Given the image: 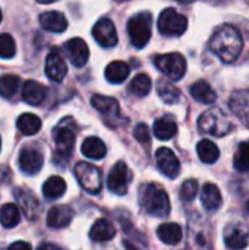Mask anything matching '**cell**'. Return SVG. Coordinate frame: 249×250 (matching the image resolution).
<instances>
[{
  "label": "cell",
  "mask_w": 249,
  "mask_h": 250,
  "mask_svg": "<svg viewBox=\"0 0 249 250\" xmlns=\"http://www.w3.org/2000/svg\"><path fill=\"white\" fill-rule=\"evenodd\" d=\"M210 47L214 54H217L225 63L236 60L242 51L244 41L239 31L232 25H223L216 29Z\"/></svg>",
  "instance_id": "obj_1"
},
{
  "label": "cell",
  "mask_w": 249,
  "mask_h": 250,
  "mask_svg": "<svg viewBox=\"0 0 249 250\" xmlns=\"http://www.w3.org/2000/svg\"><path fill=\"white\" fill-rule=\"evenodd\" d=\"M139 204L154 217H167L170 212V199L157 183H145L139 188Z\"/></svg>",
  "instance_id": "obj_2"
},
{
  "label": "cell",
  "mask_w": 249,
  "mask_h": 250,
  "mask_svg": "<svg viewBox=\"0 0 249 250\" xmlns=\"http://www.w3.org/2000/svg\"><path fill=\"white\" fill-rule=\"evenodd\" d=\"M198 127L204 133L214 135V136H225L235 129V125L223 110L213 107L201 114L198 120Z\"/></svg>",
  "instance_id": "obj_3"
},
{
  "label": "cell",
  "mask_w": 249,
  "mask_h": 250,
  "mask_svg": "<svg viewBox=\"0 0 249 250\" xmlns=\"http://www.w3.org/2000/svg\"><path fill=\"white\" fill-rule=\"evenodd\" d=\"M72 120L65 119L62 120L53 130L56 151H54V161L56 163H65L69 160L73 145H75V130L72 127Z\"/></svg>",
  "instance_id": "obj_4"
},
{
  "label": "cell",
  "mask_w": 249,
  "mask_h": 250,
  "mask_svg": "<svg viewBox=\"0 0 249 250\" xmlns=\"http://www.w3.org/2000/svg\"><path fill=\"white\" fill-rule=\"evenodd\" d=\"M153 31V16L150 12H139L134 15L128 22V34L131 38V42L136 48H144L150 38Z\"/></svg>",
  "instance_id": "obj_5"
},
{
  "label": "cell",
  "mask_w": 249,
  "mask_h": 250,
  "mask_svg": "<svg viewBox=\"0 0 249 250\" xmlns=\"http://www.w3.org/2000/svg\"><path fill=\"white\" fill-rule=\"evenodd\" d=\"M154 64L160 72L169 76L173 81H179L183 78L186 72V60L179 53H169L163 56H157L154 59Z\"/></svg>",
  "instance_id": "obj_6"
},
{
  "label": "cell",
  "mask_w": 249,
  "mask_h": 250,
  "mask_svg": "<svg viewBox=\"0 0 249 250\" xmlns=\"http://www.w3.org/2000/svg\"><path fill=\"white\" fill-rule=\"evenodd\" d=\"M75 177L81 188L91 195H97L101 190V171L92 164L78 163L75 166Z\"/></svg>",
  "instance_id": "obj_7"
},
{
  "label": "cell",
  "mask_w": 249,
  "mask_h": 250,
  "mask_svg": "<svg viewBox=\"0 0 249 250\" xmlns=\"http://www.w3.org/2000/svg\"><path fill=\"white\" fill-rule=\"evenodd\" d=\"M188 28V21L178 10L169 7L158 16V31L163 35H182Z\"/></svg>",
  "instance_id": "obj_8"
},
{
  "label": "cell",
  "mask_w": 249,
  "mask_h": 250,
  "mask_svg": "<svg viewBox=\"0 0 249 250\" xmlns=\"http://www.w3.org/2000/svg\"><path fill=\"white\" fill-rule=\"evenodd\" d=\"M131 171L128 166L123 161H119L113 166L110 170V174L107 177V188L110 192L116 195H125L128 192V185L131 180Z\"/></svg>",
  "instance_id": "obj_9"
},
{
  "label": "cell",
  "mask_w": 249,
  "mask_h": 250,
  "mask_svg": "<svg viewBox=\"0 0 249 250\" xmlns=\"http://www.w3.org/2000/svg\"><path fill=\"white\" fill-rule=\"evenodd\" d=\"M92 37L101 47H106V48L114 47L117 44L116 28H114V23L109 18H103L95 23V26L92 28Z\"/></svg>",
  "instance_id": "obj_10"
},
{
  "label": "cell",
  "mask_w": 249,
  "mask_h": 250,
  "mask_svg": "<svg viewBox=\"0 0 249 250\" xmlns=\"http://www.w3.org/2000/svg\"><path fill=\"white\" fill-rule=\"evenodd\" d=\"M91 104L95 110H98L109 122V125L114 126L120 120V107L119 103L112 98V97H104V95H94L91 98Z\"/></svg>",
  "instance_id": "obj_11"
},
{
  "label": "cell",
  "mask_w": 249,
  "mask_h": 250,
  "mask_svg": "<svg viewBox=\"0 0 249 250\" xmlns=\"http://www.w3.org/2000/svg\"><path fill=\"white\" fill-rule=\"evenodd\" d=\"M19 168L25 174H37L44 163L43 154L34 146H23L19 152Z\"/></svg>",
  "instance_id": "obj_12"
},
{
  "label": "cell",
  "mask_w": 249,
  "mask_h": 250,
  "mask_svg": "<svg viewBox=\"0 0 249 250\" xmlns=\"http://www.w3.org/2000/svg\"><path fill=\"white\" fill-rule=\"evenodd\" d=\"M156 160H157V166H158L160 171L164 176H167L170 179H176L179 176L181 164H179V160L172 149H169V148L157 149Z\"/></svg>",
  "instance_id": "obj_13"
},
{
  "label": "cell",
  "mask_w": 249,
  "mask_h": 250,
  "mask_svg": "<svg viewBox=\"0 0 249 250\" xmlns=\"http://www.w3.org/2000/svg\"><path fill=\"white\" fill-rule=\"evenodd\" d=\"M66 73H68V66L65 59L62 57L57 48H53L45 59V75L54 82H62Z\"/></svg>",
  "instance_id": "obj_14"
},
{
  "label": "cell",
  "mask_w": 249,
  "mask_h": 250,
  "mask_svg": "<svg viewBox=\"0 0 249 250\" xmlns=\"http://www.w3.org/2000/svg\"><path fill=\"white\" fill-rule=\"evenodd\" d=\"M13 196L18 201L25 217L28 220H35L38 215V211H40V204H38V199L35 198V195L25 188H16L13 190Z\"/></svg>",
  "instance_id": "obj_15"
},
{
  "label": "cell",
  "mask_w": 249,
  "mask_h": 250,
  "mask_svg": "<svg viewBox=\"0 0 249 250\" xmlns=\"http://www.w3.org/2000/svg\"><path fill=\"white\" fill-rule=\"evenodd\" d=\"M226 248L230 250H244L249 243V230L244 224L227 227L225 234Z\"/></svg>",
  "instance_id": "obj_16"
},
{
  "label": "cell",
  "mask_w": 249,
  "mask_h": 250,
  "mask_svg": "<svg viewBox=\"0 0 249 250\" xmlns=\"http://www.w3.org/2000/svg\"><path fill=\"white\" fill-rule=\"evenodd\" d=\"M65 50L72 62L73 66L76 67H82L90 57V50L88 45L84 40L81 38H72L65 44Z\"/></svg>",
  "instance_id": "obj_17"
},
{
  "label": "cell",
  "mask_w": 249,
  "mask_h": 250,
  "mask_svg": "<svg viewBox=\"0 0 249 250\" xmlns=\"http://www.w3.org/2000/svg\"><path fill=\"white\" fill-rule=\"evenodd\" d=\"M73 218V211L68 205L53 207L47 214V226L51 229H63L70 224Z\"/></svg>",
  "instance_id": "obj_18"
},
{
  "label": "cell",
  "mask_w": 249,
  "mask_h": 250,
  "mask_svg": "<svg viewBox=\"0 0 249 250\" xmlns=\"http://www.w3.org/2000/svg\"><path fill=\"white\" fill-rule=\"evenodd\" d=\"M47 97V88L37 81H26L22 86V98L31 105H40Z\"/></svg>",
  "instance_id": "obj_19"
},
{
  "label": "cell",
  "mask_w": 249,
  "mask_h": 250,
  "mask_svg": "<svg viewBox=\"0 0 249 250\" xmlns=\"http://www.w3.org/2000/svg\"><path fill=\"white\" fill-rule=\"evenodd\" d=\"M40 23L41 26L48 31V32H63L68 28V21L66 18L56 10H50V12H44L43 15H40Z\"/></svg>",
  "instance_id": "obj_20"
},
{
  "label": "cell",
  "mask_w": 249,
  "mask_h": 250,
  "mask_svg": "<svg viewBox=\"0 0 249 250\" xmlns=\"http://www.w3.org/2000/svg\"><path fill=\"white\" fill-rule=\"evenodd\" d=\"M201 202L207 211H217L222 207V193L213 183H205L201 189Z\"/></svg>",
  "instance_id": "obj_21"
},
{
  "label": "cell",
  "mask_w": 249,
  "mask_h": 250,
  "mask_svg": "<svg viewBox=\"0 0 249 250\" xmlns=\"http://www.w3.org/2000/svg\"><path fill=\"white\" fill-rule=\"evenodd\" d=\"M81 152H82L87 158H91V160H101V158L106 157L107 148H106L104 142H103L100 138L90 136V138H87V139L82 142Z\"/></svg>",
  "instance_id": "obj_22"
},
{
  "label": "cell",
  "mask_w": 249,
  "mask_h": 250,
  "mask_svg": "<svg viewBox=\"0 0 249 250\" xmlns=\"http://www.w3.org/2000/svg\"><path fill=\"white\" fill-rule=\"evenodd\" d=\"M116 236V229L113 224L104 218L94 223V226L90 230V237L94 242H109Z\"/></svg>",
  "instance_id": "obj_23"
},
{
  "label": "cell",
  "mask_w": 249,
  "mask_h": 250,
  "mask_svg": "<svg viewBox=\"0 0 249 250\" xmlns=\"http://www.w3.org/2000/svg\"><path fill=\"white\" fill-rule=\"evenodd\" d=\"M230 107L239 119L249 126V91L235 92L230 98Z\"/></svg>",
  "instance_id": "obj_24"
},
{
  "label": "cell",
  "mask_w": 249,
  "mask_h": 250,
  "mask_svg": "<svg viewBox=\"0 0 249 250\" xmlns=\"http://www.w3.org/2000/svg\"><path fill=\"white\" fill-rule=\"evenodd\" d=\"M157 236L158 239L166 243V245H178L181 240H182V236H183V231H182V227L179 224H175V223H166V224H161L158 229H157Z\"/></svg>",
  "instance_id": "obj_25"
},
{
  "label": "cell",
  "mask_w": 249,
  "mask_h": 250,
  "mask_svg": "<svg viewBox=\"0 0 249 250\" xmlns=\"http://www.w3.org/2000/svg\"><path fill=\"white\" fill-rule=\"evenodd\" d=\"M191 94L192 97L203 103V104H214L216 100H217V95H216V91L208 85V82L205 81H198L195 82L192 86H191Z\"/></svg>",
  "instance_id": "obj_26"
},
{
  "label": "cell",
  "mask_w": 249,
  "mask_h": 250,
  "mask_svg": "<svg viewBox=\"0 0 249 250\" xmlns=\"http://www.w3.org/2000/svg\"><path fill=\"white\" fill-rule=\"evenodd\" d=\"M153 130H154V136L157 139L167 141V139H172L178 133V126H176V123L172 119L161 117V119L156 120Z\"/></svg>",
  "instance_id": "obj_27"
},
{
  "label": "cell",
  "mask_w": 249,
  "mask_h": 250,
  "mask_svg": "<svg viewBox=\"0 0 249 250\" xmlns=\"http://www.w3.org/2000/svg\"><path fill=\"white\" fill-rule=\"evenodd\" d=\"M19 132L25 136H32L35 133L40 132L41 129V120L40 117H37L35 114H29V113H25L22 114L19 119H18V123H16Z\"/></svg>",
  "instance_id": "obj_28"
},
{
  "label": "cell",
  "mask_w": 249,
  "mask_h": 250,
  "mask_svg": "<svg viewBox=\"0 0 249 250\" xmlns=\"http://www.w3.org/2000/svg\"><path fill=\"white\" fill-rule=\"evenodd\" d=\"M157 92H158L160 98L166 104H175L181 98L179 88L176 85H173L172 82L166 81V79H158L157 81Z\"/></svg>",
  "instance_id": "obj_29"
},
{
  "label": "cell",
  "mask_w": 249,
  "mask_h": 250,
  "mask_svg": "<svg viewBox=\"0 0 249 250\" xmlns=\"http://www.w3.org/2000/svg\"><path fill=\"white\" fill-rule=\"evenodd\" d=\"M21 221L19 208L15 204H4L0 207V224L4 229H13Z\"/></svg>",
  "instance_id": "obj_30"
},
{
  "label": "cell",
  "mask_w": 249,
  "mask_h": 250,
  "mask_svg": "<svg viewBox=\"0 0 249 250\" xmlns=\"http://www.w3.org/2000/svg\"><path fill=\"white\" fill-rule=\"evenodd\" d=\"M106 79L112 83H120L129 76V66L125 62H112L106 67Z\"/></svg>",
  "instance_id": "obj_31"
},
{
  "label": "cell",
  "mask_w": 249,
  "mask_h": 250,
  "mask_svg": "<svg viewBox=\"0 0 249 250\" xmlns=\"http://www.w3.org/2000/svg\"><path fill=\"white\" fill-rule=\"evenodd\" d=\"M197 152L198 157L203 163L205 164H213L219 160L220 151L217 148V145L208 139H203L198 145H197Z\"/></svg>",
  "instance_id": "obj_32"
},
{
  "label": "cell",
  "mask_w": 249,
  "mask_h": 250,
  "mask_svg": "<svg viewBox=\"0 0 249 250\" xmlns=\"http://www.w3.org/2000/svg\"><path fill=\"white\" fill-rule=\"evenodd\" d=\"M65 192H66V182L59 176H53L47 179V182L43 186V193L47 199H57L63 196Z\"/></svg>",
  "instance_id": "obj_33"
},
{
  "label": "cell",
  "mask_w": 249,
  "mask_h": 250,
  "mask_svg": "<svg viewBox=\"0 0 249 250\" xmlns=\"http://www.w3.org/2000/svg\"><path fill=\"white\" fill-rule=\"evenodd\" d=\"M21 86V79L15 75L0 76V95L3 98H13Z\"/></svg>",
  "instance_id": "obj_34"
},
{
  "label": "cell",
  "mask_w": 249,
  "mask_h": 250,
  "mask_svg": "<svg viewBox=\"0 0 249 250\" xmlns=\"http://www.w3.org/2000/svg\"><path fill=\"white\" fill-rule=\"evenodd\" d=\"M151 86H153V83H151L150 76L145 75V73H139V75H136V76L131 81L129 91H131L132 94H135L136 97H145V95L150 94Z\"/></svg>",
  "instance_id": "obj_35"
},
{
  "label": "cell",
  "mask_w": 249,
  "mask_h": 250,
  "mask_svg": "<svg viewBox=\"0 0 249 250\" xmlns=\"http://www.w3.org/2000/svg\"><path fill=\"white\" fill-rule=\"evenodd\" d=\"M233 166L238 171H242V173L249 171V141L239 144L238 152L233 160Z\"/></svg>",
  "instance_id": "obj_36"
},
{
  "label": "cell",
  "mask_w": 249,
  "mask_h": 250,
  "mask_svg": "<svg viewBox=\"0 0 249 250\" xmlns=\"http://www.w3.org/2000/svg\"><path fill=\"white\" fill-rule=\"evenodd\" d=\"M16 54V44L12 35L0 34V57L1 59H12Z\"/></svg>",
  "instance_id": "obj_37"
},
{
  "label": "cell",
  "mask_w": 249,
  "mask_h": 250,
  "mask_svg": "<svg viewBox=\"0 0 249 250\" xmlns=\"http://www.w3.org/2000/svg\"><path fill=\"white\" fill-rule=\"evenodd\" d=\"M198 189H200V188H198L197 180H194V179L185 180L183 185H182V188H181V198H182V201H185V202L192 201V199L197 196Z\"/></svg>",
  "instance_id": "obj_38"
},
{
  "label": "cell",
  "mask_w": 249,
  "mask_h": 250,
  "mask_svg": "<svg viewBox=\"0 0 249 250\" xmlns=\"http://www.w3.org/2000/svg\"><path fill=\"white\" fill-rule=\"evenodd\" d=\"M134 136L139 144H150L151 141V135H150V129L145 123H139L135 130H134Z\"/></svg>",
  "instance_id": "obj_39"
},
{
  "label": "cell",
  "mask_w": 249,
  "mask_h": 250,
  "mask_svg": "<svg viewBox=\"0 0 249 250\" xmlns=\"http://www.w3.org/2000/svg\"><path fill=\"white\" fill-rule=\"evenodd\" d=\"M10 179H12V173H10L9 167L0 166V183H7Z\"/></svg>",
  "instance_id": "obj_40"
},
{
  "label": "cell",
  "mask_w": 249,
  "mask_h": 250,
  "mask_svg": "<svg viewBox=\"0 0 249 250\" xmlns=\"http://www.w3.org/2000/svg\"><path fill=\"white\" fill-rule=\"evenodd\" d=\"M7 250H32V249H31V245H29V243H26V242H21V240H19V242L12 243Z\"/></svg>",
  "instance_id": "obj_41"
},
{
  "label": "cell",
  "mask_w": 249,
  "mask_h": 250,
  "mask_svg": "<svg viewBox=\"0 0 249 250\" xmlns=\"http://www.w3.org/2000/svg\"><path fill=\"white\" fill-rule=\"evenodd\" d=\"M38 250H62L60 248H57L56 245H51V243H44V245H41Z\"/></svg>",
  "instance_id": "obj_42"
},
{
  "label": "cell",
  "mask_w": 249,
  "mask_h": 250,
  "mask_svg": "<svg viewBox=\"0 0 249 250\" xmlns=\"http://www.w3.org/2000/svg\"><path fill=\"white\" fill-rule=\"evenodd\" d=\"M125 248H126V249H128V250H138V249H135V248H134V246H132V245H129V243H128V242H126V243H125Z\"/></svg>",
  "instance_id": "obj_43"
},
{
  "label": "cell",
  "mask_w": 249,
  "mask_h": 250,
  "mask_svg": "<svg viewBox=\"0 0 249 250\" xmlns=\"http://www.w3.org/2000/svg\"><path fill=\"white\" fill-rule=\"evenodd\" d=\"M38 3H44V4H47V3H53V1H56V0H37Z\"/></svg>",
  "instance_id": "obj_44"
},
{
  "label": "cell",
  "mask_w": 249,
  "mask_h": 250,
  "mask_svg": "<svg viewBox=\"0 0 249 250\" xmlns=\"http://www.w3.org/2000/svg\"><path fill=\"white\" fill-rule=\"evenodd\" d=\"M178 1H181V3H192L195 0H178Z\"/></svg>",
  "instance_id": "obj_45"
},
{
  "label": "cell",
  "mask_w": 249,
  "mask_h": 250,
  "mask_svg": "<svg viewBox=\"0 0 249 250\" xmlns=\"http://www.w3.org/2000/svg\"><path fill=\"white\" fill-rule=\"evenodd\" d=\"M0 22H1V10H0Z\"/></svg>",
  "instance_id": "obj_46"
},
{
  "label": "cell",
  "mask_w": 249,
  "mask_h": 250,
  "mask_svg": "<svg viewBox=\"0 0 249 250\" xmlns=\"http://www.w3.org/2000/svg\"><path fill=\"white\" fill-rule=\"evenodd\" d=\"M116 1H126V0H116Z\"/></svg>",
  "instance_id": "obj_47"
},
{
  "label": "cell",
  "mask_w": 249,
  "mask_h": 250,
  "mask_svg": "<svg viewBox=\"0 0 249 250\" xmlns=\"http://www.w3.org/2000/svg\"><path fill=\"white\" fill-rule=\"evenodd\" d=\"M0 146H1V139H0Z\"/></svg>",
  "instance_id": "obj_48"
}]
</instances>
